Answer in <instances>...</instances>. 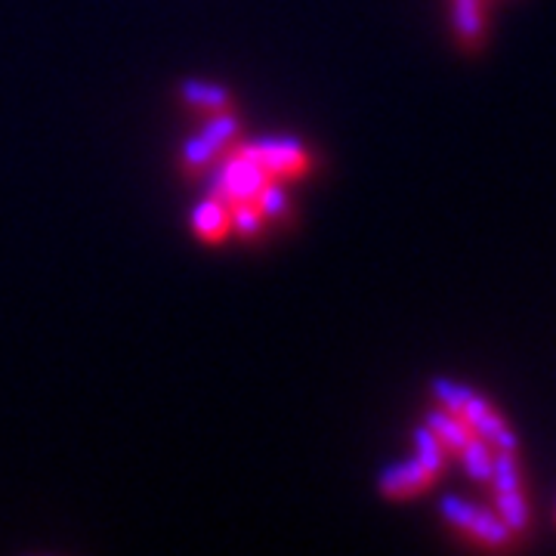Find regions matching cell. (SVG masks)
I'll return each mask as SVG.
<instances>
[{
	"instance_id": "6da1fadb",
	"label": "cell",
	"mask_w": 556,
	"mask_h": 556,
	"mask_svg": "<svg viewBox=\"0 0 556 556\" xmlns=\"http://www.w3.org/2000/svg\"><path fill=\"white\" fill-rule=\"evenodd\" d=\"M433 399L445 412L460 417L477 437H482L495 452H519V439L514 427L507 424V417L497 412L489 399L477 393L467 383L457 380H433Z\"/></svg>"
},
{
	"instance_id": "7a4b0ae2",
	"label": "cell",
	"mask_w": 556,
	"mask_h": 556,
	"mask_svg": "<svg viewBox=\"0 0 556 556\" xmlns=\"http://www.w3.org/2000/svg\"><path fill=\"white\" fill-rule=\"evenodd\" d=\"M492 495H495V514L504 519V526L514 535H526L532 510H529V497H526V479H522V464L519 452H495L492 464Z\"/></svg>"
},
{
	"instance_id": "3957f363",
	"label": "cell",
	"mask_w": 556,
	"mask_h": 556,
	"mask_svg": "<svg viewBox=\"0 0 556 556\" xmlns=\"http://www.w3.org/2000/svg\"><path fill=\"white\" fill-rule=\"evenodd\" d=\"M241 137V121L236 112H223L214 118H204L195 137H189L179 149V167L189 174V177H201L207 174L214 164H217Z\"/></svg>"
},
{
	"instance_id": "277c9868",
	"label": "cell",
	"mask_w": 556,
	"mask_h": 556,
	"mask_svg": "<svg viewBox=\"0 0 556 556\" xmlns=\"http://www.w3.org/2000/svg\"><path fill=\"white\" fill-rule=\"evenodd\" d=\"M239 149L276 182H285V186L298 182L313 170V152L294 137H263L251 139V142L239 139Z\"/></svg>"
},
{
	"instance_id": "5b68a950",
	"label": "cell",
	"mask_w": 556,
	"mask_h": 556,
	"mask_svg": "<svg viewBox=\"0 0 556 556\" xmlns=\"http://www.w3.org/2000/svg\"><path fill=\"white\" fill-rule=\"evenodd\" d=\"M439 514L455 532L470 538L473 544L485 547V551H504L510 544V538H514V532L504 526V519L497 517L495 510L470 504V501H460V497H445Z\"/></svg>"
},
{
	"instance_id": "8992f818",
	"label": "cell",
	"mask_w": 556,
	"mask_h": 556,
	"mask_svg": "<svg viewBox=\"0 0 556 556\" xmlns=\"http://www.w3.org/2000/svg\"><path fill=\"white\" fill-rule=\"evenodd\" d=\"M442 477V470L427 464L424 457L412 455L408 460H399V464H390L383 473L378 477V492L387 501H408V497L424 495L430 492L433 485Z\"/></svg>"
},
{
	"instance_id": "52a82bcc",
	"label": "cell",
	"mask_w": 556,
	"mask_h": 556,
	"mask_svg": "<svg viewBox=\"0 0 556 556\" xmlns=\"http://www.w3.org/2000/svg\"><path fill=\"white\" fill-rule=\"evenodd\" d=\"M177 93L179 102L186 109H192L201 118H214V115H223V112H236V97L223 84H214V80H179Z\"/></svg>"
},
{
	"instance_id": "ba28073f",
	"label": "cell",
	"mask_w": 556,
	"mask_h": 556,
	"mask_svg": "<svg viewBox=\"0 0 556 556\" xmlns=\"http://www.w3.org/2000/svg\"><path fill=\"white\" fill-rule=\"evenodd\" d=\"M452 28L457 43L477 53L489 35V0H452Z\"/></svg>"
},
{
	"instance_id": "9c48e42d",
	"label": "cell",
	"mask_w": 556,
	"mask_h": 556,
	"mask_svg": "<svg viewBox=\"0 0 556 556\" xmlns=\"http://www.w3.org/2000/svg\"><path fill=\"white\" fill-rule=\"evenodd\" d=\"M192 232L195 239L204 244H219L232 236V214H229V204L219 201L217 195L207 192V199H201L192 211Z\"/></svg>"
},
{
	"instance_id": "30bf717a",
	"label": "cell",
	"mask_w": 556,
	"mask_h": 556,
	"mask_svg": "<svg viewBox=\"0 0 556 556\" xmlns=\"http://www.w3.org/2000/svg\"><path fill=\"white\" fill-rule=\"evenodd\" d=\"M427 427L437 433L439 442L448 448V455L452 457L460 455V452H464V448H467L473 439H482V437H477V433H473V430H470V427H467L460 417H455L452 412H445L442 405L430 408V415H427Z\"/></svg>"
},
{
	"instance_id": "8fae6325",
	"label": "cell",
	"mask_w": 556,
	"mask_h": 556,
	"mask_svg": "<svg viewBox=\"0 0 556 556\" xmlns=\"http://www.w3.org/2000/svg\"><path fill=\"white\" fill-rule=\"evenodd\" d=\"M229 214H232V236L244 241H257L269 226V219L260 214L257 204H232Z\"/></svg>"
}]
</instances>
